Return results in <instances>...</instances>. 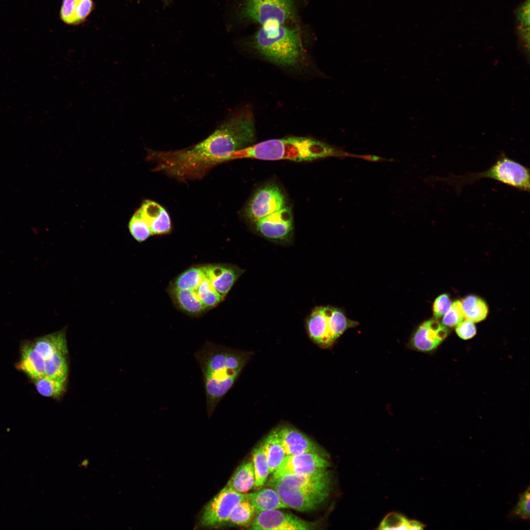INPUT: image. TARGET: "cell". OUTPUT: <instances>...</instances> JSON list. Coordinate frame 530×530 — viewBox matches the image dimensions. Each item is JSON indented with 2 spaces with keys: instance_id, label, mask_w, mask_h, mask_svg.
Here are the masks:
<instances>
[{
  "instance_id": "20",
  "label": "cell",
  "mask_w": 530,
  "mask_h": 530,
  "mask_svg": "<svg viewBox=\"0 0 530 530\" xmlns=\"http://www.w3.org/2000/svg\"><path fill=\"white\" fill-rule=\"evenodd\" d=\"M19 368L34 380L45 375L44 359L32 344L24 345Z\"/></svg>"
},
{
  "instance_id": "28",
  "label": "cell",
  "mask_w": 530,
  "mask_h": 530,
  "mask_svg": "<svg viewBox=\"0 0 530 530\" xmlns=\"http://www.w3.org/2000/svg\"><path fill=\"white\" fill-rule=\"evenodd\" d=\"M66 355L59 352L44 360L45 374L47 376L67 380L68 366Z\"/></svg>"
},
{
  "instance_id": "18",
  "label": "cell",
  "mask_w": 530,
  "mask_h": 530,
  "mask_svg": "<svg viewBox=\"0 0 530 530\" xmlns=\"http://www.w3.org/2000/svg\"><path fill=\"white\" fill-rule=\"evenodd\" d=\"M32 344L44 360L56 353H68L65 329L41 337Z\"/></svg>"
},
{
  "instance_id": "4",
  "label": "cell",
  "mask_w": 530,
  "mask_h": 530,
  "mask_svg": "<svg viewBox=\"0 0 530 530\" xmlns=\"http://www.w3.org/2000/svg\"><path fill=\"white\" fill-rule=\"evenodd\" d=\"M248 44L267 60L284 66L296 65L303 55L299 29L287 24L261 26Z\"/></svg>"
},
{
  "instance_id": "12",
  "label": "cell",
  "mask_w": 530,
  "mask_h": 530,
  "mask_svg": "<svg viewBox=\"0 0 530 530\" xmlns=\"http://www.w3.org/2000/svg\"><path fill=\"white\" fill-rule=\"evenodd\" d=\"M315 525L292 514L278 509L257 513L251 524L256 530H306L315 528Z\"/></svg>"
},
{
  "instance_id": "32",
  "label": "cell",
  "mask_w": 530,
  "mask_h": 530,
  "mask_svg": "<svg viewBox=\"0 0 530 530\" xmlns=\"http://www.w3.org/2000/svg\"><path fill=\"white\" fill-rule=\"evenodd\" d=\"M530 487L520 495L519 499L515 507L511 512V516L524 520L530 519Z\"/></svg>"
},
{
  "instance_id": "39",
  "label": "cell",
  "mask_w": 530,
  "mask_h": 530,
  "mask_svg": "<svg viewBox=\"0 0 530 530\" xmlns=\"http://www.w3.org/2000/svg\"><path fill=\"white\" fill-rule=\"evenodd\" d=\"M164 4H169L171 0H161Z\"/></svg>"
},
{
  "instance_id": "15",
  "label": "cell",
  "mask_w": 530,
  "mask_h": 530,
  "mask_svg": "<svg viewBox=\"0 0 530 530\" xmlns=\"http://www.w3.org/2000/svg\"><path fill=\"white\" fill-rule=\"evenodd\" d=\"M205 276L223 300L244 270L230 264L207 265L201 266Z\"/></svg>"
},
{
  "instance_id": "26",
  "label": "cell",
  "mask_w": 530,
  "mask_h": 530,
  "mask_svg": "<svg viewBox=\"0 0 530 530\" xmlns=\"http://www.w3.org/2000/svg\"><path fill=\"white\" fill-rule=\"evenodd\" d=\"M204 277V274L201 266L191 267L178 276L170 287L180 290H195L199 286Z\"/></svg>"
},
{
  "instance_id": "6",
  "label": "cell",
  "mask_w": 530,
  "mask_h": 530,
  "mask_svg": "<svg viewBox=\"0 0 530 530\" xmlns=\"http://www.w3.org/2000/svg\"><path fill=\"white\" fill-rule=\"evenodd\" d=\"M357 324L342 310L330 306L316 307L306 320L309 337L323 348L330 347L344 331Z\"/></svg>"
},
{
  "instance_id": "36",
  "label": "cell",
  "mask_w": 530,
  "mask_h": 530,
  "mask_svg": "<svg viewBox=\"0 0 530 530\" xmlns=\"http://www.w3.org/2000/svg\"><path fill=\"white\" fill-rule=\"evenodd\" d=\"M75 0H63L60 16L64 23L68 25H77L74 13Z\"/></svg>"
},
{
  "instance_id": "1",
  "label": "cell",
  "mask_w": 530,
  "mask_h": 530,
  "mask_svg": "<svg viewBox=\"0 0 530 530\" xmlns=\"http://www.w3.org/2000/svg\"><path fill=\"white\" fill-rule=\"evenodd\" d=\"M194 357L202 372L207 410L210 417L236 382L249 354L207 342Z\"/></svg>"
},
{
  "instance_id": "27",
  "label": "cell",
  "mask_w": 530,
  "mask_h": 530,
  "mask_svg": "<svg viewBox=\"0 0 530 530\" xmlns=\"http://www.w3.org/2000/svg\"><path fill=\"white\" fill-rule=\"evenodd\" d=\"M252 455L255 477L254 487L259 488L266 482L269 474L267 459L262 443L254 449Z\"/></svg>"
},
{
  "instance_id": "24",
  "label": "cell",
  "mask_w": 530,
  "mask_h": 530,
  "mask_svg": "<svg viewBox=\"0 0 530 530\" xmlns=\"http://www.w3.org/2000/svg\"><path fill=\"white\" fill-rule=\"evenodd\" d=\"M425 525L416 520H409L397 512H391L385 516L378 526L381 530H423Z\"/></svg>"
},
{
  "instance_id": "11",
  "label": "cell",
  "mask_w": 530,
  "mask_h": 530,
  "mask_svg": "<svg viewBox=\"0 0 530 530\" xmlns=\"http://www.w3.org/2000/svg\"><path fill=\"white\" fill-rule=\"evenodd\" d=\"M327 455L307 453L287 455L272 473L270 478L276 479L288 475L303 474L329 469L331 463Z\"/></svg>"
},
{
  "instance_id": "22",
  "label": "cell",
  "mask_w": 530,
  "mask_h": 530,
  "mask_svg": "<svg viewBox=\"0 0 530 530\" xmlns=\"http://www.w3.org/2000/svg\"><path fill=\"white\" fill-rule=\"evenodd\" d=\"M262 445L267 459L270 474L274 472L286 455L274 429L266 436Z\"/></svg>"
},
{
  "instance_id": "14",
  "label": "cell",
  "mask_w": 530,
  "mask_h": 530,
  "mask_svg": "<svg viewBox=\"0 0 530 530\" xmlns=\"http://www.w3.org/2000/svg\"><path fill=\"white\" fill-rule=\"evenodd\" d=\"M449 330L436 318L422 323L413 333L409 345L416 350L429 352L436 349L447 337Z\"/></svg>"
},
{
  "instance_id": "31",
  "label": "cell",
  "mask_w": 530,
  "mask_h": 530,
  "mask_svg": "<svg viewBox=\"0 0 530 530\" xmlns=\"http://www.w3.org/2000/svg\"><path fill=\"white\" fill-rule=\"evenodd\" d=\"M129 229L132 237L138 242L145 241L152 236L149 225L138 210L131 218L129 223Z\"/></svg>"
},
{
  "instance_id": "38",
  "label": "cell",
  "mask_w": 530,
  "mask_h": 530,
  "mask_svg": "<svg viewBox=\"0 0 530 530\" xmlns=\"http://www.w3.org/2000/svg\"><path fill=\"white\" fill-rule=\"evenodd\" d=\"M88 463V460H85L82 461L81 464H82V466H87Z\"/></svg>"
},
{
  "instance_id": "3",
  "label": "cell",
  "mask_w": 530,
  "mask_h": 530,
  "mask_svg": "<svg viewBox=\"0 0 530 530\" xmlns=\"http://www.w3.org/2000/svg\"><path fill=\"white\" fill-rule=\"evenodd\" d=\"M268 485L278 493L288 508L305 512L315 510L329 498L332 475L328 469L303 474L270 478Z\"/></svg>"
},
{
  "instance_id": "8",
  "label": "cell",
  "mask_w": 530,
  "mask_h": 530,
  "mask_svg": "<svg viewBox=\"0 0 530 530\" xmlns=\"http://www.w3.org/2000/svg\"><path fill=\"white\" fill-rule=\"evenodd\" d=\"M246 500V494L238 492L225 486L204 507L199 518L200 526L217 528L227 524L236 506Z\"/></svg>"
},
{
  "instance_id": "17",
  "label": "cell",
  "mask_w": 530,
  "mask_h": 530,
  "mask_svg": "<svg viewBox=\"0 0 530 530\" xmlns=\"http://www.w3.org/2000/svg\"><path fill=\"white\" fill-rule=\"evenodd\" d=\"M169 294L176 305L184 313L197 317L207 311L195 290H180L170 287Z\"/></svg>"
},
{
  "instance_id": "37",
  "label": "cell",
  "mask_w": 530,
  "mask_h": 530,
  "mask_svg": "<svg viewBox=\"0 0 530 530\" xmlns=\"http://www.w3.org/2000/svg\"><path fill=\"white\" fill-rule=\"evenodd\" d=\"M455 331L457 335L463 340L473 338L476 334L477 329L474 322L465 319L456 326Z\"/></svg>"
},
{
  "instance_id": "13",
  "label": "cell",
  "mask_w": 530,
  "mask_h": 530,
  "mask_svg": "<svg viewBox=\"0 0 530 530\" xmlns=\"http://www.w3.org/2000/svg\"><path fill=\"white\" fill-rule=\"evenodd\" d=\"M286 455L315 453L327 455L325 452L309 437L296 428L282 425L274 429Z\"/></svg>"
},
{
  "instance_id": "19",
  "label": "cell",
  "mask_w": 530,
  "mask_h": 530,
  "mask_svg": "<svg viewBox=\"0 0 530 530\" xmlns=\"http://www.w3.org/2000/svg\"><path fill=\"white\" fill-rule=\"evenodd\" d=\"M246 494V500L253 506L257 514L267 510L288 508L272 488H265Z\"/></svg>"
},
{
  "instance_id": "23",
  "label": "cell",
  "mask_w": 530,
  "mask_h": 530,
  "mask_svg": "<svg viewBox=\"0 0 530 530\" xmlns=\"http://www.w3.org/2000/svg\"><path fill=\"white\" fill-rule=\"evenodd\" d=\"M464 318L473 322L482 321L487 316L488 307L480 298L469 295L461 302Z\"/></svg>"
},
{
  "instance_id": "35",
  "label": "cell",
  "mask_w": 530,
  "mask_h": 530,
  "mask_svg": "<svg viewBox=\"0 0 530 530\" xmlns=\"http://www.w3.org/2000/svg\"><path fill=\"white\" fill-rule=\"evenodd\" d=\"M451 301L447 294H442L435 299L433 305V311L436 319L444 316L451 306Z\"/></svg>"
},
{
  "instance_id": "9",
  "label": "cell",
  "mask_w": 530,
  "mask_h": 530,
  "mask_svg": "<svg viewBox=\"0 0 530 530\" xmlns=\"http://www.w3.org/2000/svg\"><path fill=\"white\" fill-rule=\"evenodd\" d=\"M256 232L271 241L290 242L293 235V218L291 209L284 207L254 223Z\"/></svg>"
},
{
  "instance_id": "25",
  "label": "cell",
  "mask_w": 530,
  "mask_h": 530,
  "mask_svg": "<svg viewBox=\"0 0 530 530\" xmlns=\"http://www.w3.org/2000/svg\"><path fill=\"white\" fill-rule=\"evenodd\" d=\"M34 381L38 392L46 397L58 398L63 395L66 388L67 380L46 375Z\"/></svg>"
},
{
  "instance_id": "5",
  "label": "cell",
  "mask_w": 530,
  "mask_h": 530,
  "mask_svg": "<svg viewBox=\"0 0 530 530\" xmlns=\"http://www.w3.org/2000/svg\"><path fill=\"white\" fill-rule=\"evenodd\" d=\"M488 178L522 191H530L529 169L501 153L496 162L487 170L464 175H450L437 178V181L452 186L457 192L466 185L472 184L481 179Z\"/></svg>"
},
{
  "instance_id": "10",
  "label": "cell",
  "mask_w": 530,
  "mask_h": 530,
  "mask_svg": "<svg viewBox=\"0 0 530 530\" xmlns=\"http://www.w3.org/2000/svg\"><path fill=\"white\" fill-rule=\"evenodd\" d=\"M285 207V197L281 189L269 184L259 189L249 202L245 211L247 218L254 223Z\"/></svg>"
},
{
  "instance_id": "2",
  "label": "cell",
  "mask_w": 530,
  "mask_h": 530,
  "mask_svg": "<svg viewBox=\"0 0 530 530\" xmlns=\"http://www.w3.org/2000/svg\"><path fill=\"white\" fill-rule=\"evenodd\" d=\"M323 142L305 137L270 139L248 146L231 154L228 161L244 158L262 160H312L328 157H353Z\"/></svg>"
},
{
  "instance_id": "29",
  "label": "cell",
  "mask_w": 530,
  "mask_h": 530,
  "mask_svg": "<svg viewBox=\"0 0 530 530\" xmlns=\"http://www.w3.org/2000/svg\"><path fill=\"white\" fill-rule=\"evenodd\" d=\"M256 513L252 504L247 500L238 504L232 511L228 524L238 526L249 525Z\"/></svg>"
},
{
  "instance_id": "30",
  "label": "cell",
  "mask_w": 530,
  "mask_h": 530,
  "mask_svg": "<svg viewBox=\"0 0 530 530\" xmlns=\"http://www.w3.org/2000/svg\"><path fill=\"white\" fill-rule=\"evenodd\" d=\"M196 290L207 310L216 307L223 300L205 275L203 279Z\"/></svg>"
},
{
  "instance_id": "34",
  "label": "cell",
  "mask_w": 530,
  "mask_h": 530,
  "mask_svg": "<svg viewBox=\"0 0 530 530\" xmlns=\"http://www.w3.org/2000/svg\"><path fill=\"white\" fill-rule=\"evenodd\" d=\"M93 7L92 0H75L74 13L77 25L82 23L86 20Z\"/></svg>"
},
{
  "instance_id": "21",
  "label": "cell",
  "mask_w": 530,
  "mask_h": 530,
  "mask_svg": "<svg viewBox=\"0 0 530 530\" xmlns=\"http://www.w3.org/2000/svg\"><path fill=\"white\" fill-rule=\"evenodd\" d=\"M255 477L252 461L240 465L236 469L227 485L235 491L245 493L254 486Z\"/></svg>"
},
{
  "instance_id": "16",
  "label": "cell",
  "mask_w": 530,
  "mask_h": 530,
  "mask_svg": "<svg viewBox=\"0 0 530 530\" xmlns=\"http://www.w3.org/2000/svg\"><path fill=\"white\" fill-rule=\"evenodd\" d=\"M138 210L149 225L152 236L166 235L171 232L170 216L160 204L151 200H145Z\"/></svg>"
},
{
  "instance_id": "33",
  "label": "cell",
  "mask_w": 530,
  "mask_h": 530,
  "mask_svg": "<svg viewBox=\"0 0 530 530\" xmlns=\"http://www.w3.org/2000/svg\"><path fill=\"white\" fill-rule=\"evenodd\" d=\"M442 323L446 327H454L464 318L461 302L456 300L451 304L448 311L444 315Z\"/></svg>"
},
{
  "instance_id": "7",
  "label": "cell",
  "mask_w": 530,
  "mask_h": 530,
  "mask_svg": "<svg viewBox=\"0 0 530 530\" xmlns=\"http://www.w3.org/2000/svg\"><path fill=\"white\" fill-rule=\"evenodd\" d=\"M296 15L293 0H243L237 15L241 21L261 26L287 24Z\"/></svg>"
}]
</instances>
